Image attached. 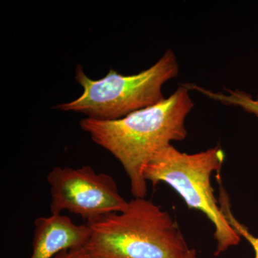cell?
Here are the masks:
<instances>
[{"label":"cell","instance_id":"obj_1","mask_svg":"<svg viewBox=\"0 0 258 258\" xmlns=\"http://www.w3.org/2000/svg\"><path fill=\"white\" fill-rule=\"evenodd\" d=\"M194 106L189 90L181 85L169 98L154 106L119 119L84 118L80 125L94 143L119 161L130 181L134 198H146L148 189L144 168L171 142L186 139L185 120Z\"/></svg>","mask_w":258,"mask_h":258},{"label":"cell","instance_id":"obj_2","mask_svg":"<svg viewBox=\"0 0 258 258\" xmlns=\"http://www.w3.org/2000/svg\"><path fill=\"white\" fill-rule=\"evenodd\" d=\"M87 225V258H184L190 249L169 212L147 198H134L123 211Z\"/></svg>","mask_w":258,"mask_h":258},{"label":"cell","instance_id":"obj_3","mask_svg":"<svg viewBox=\"0 0 258 258\" xmlns=\"http://www.w3.org/2000/svg\"><path fill=\"white\" fill-rule=\"evenodd\" d=\"M179 74L175 54L166 50L149 69L124 76L111 69L101 79L93 80L83 66L76 69V80L83 93L74 101L61 103L55 109L86 115L100 120L119 119L134 112L157 104L164 99L162 87Z\"/></svg>","mask_w":258,"mask_h":258},{"label":"cell","instance_id":"obj_4","mask_svg":"<svg viewBox=\"0 0 258 258\" xmlns=\"http://www.w3.org/2000/svg\"><path fill=\"white\" fill-rule=\"evenodd\" d=\"M225 157V153L219 146L186 154L169 144L158 152L144 169L146 181L154 186L166 183L189 208L206 215L215 227V256L237 245L241 240L240 235L226 219L212 186V174L221 169Z\"/></svg>","mask_w":258,"mask_h":258},{"label":"cell","instance_id":"obj_5","mask_svg":"<svg viewBox=\"0 0 258 258\" xmlns=\"http://www.w3.org/2000/svg\"><path fill=\"white\" fill-rule=\"evenodd\" d=\"M50 186V212L60 215L67 211L91 220L123 211L128 207L114 179L97 173L91 166L53 168L47 175Z\"/></svg>","mask_w":258,"mask_h":258},{"label":"cell","instance_id":"obj_6","mask_svg":"<svg viewBox=\"0 0 258 258\" xmlns=\"http://www.w3.org/2000/svg\"><path fill=\"white\" fill-rule=\"evenodd\" d=\"M34 227L32 251L29 258H54L66 249L84 247L91 233L88 225L75 224L61 214L38 217Z\"/></svg>","mask_w":258,"mask_h":258},{"label":"cell","instance_id":"obj_7","mask_svg":"<svg viewBox=\"0 0 258 258\" xmlns=\"http://www.w3.org/2000/svg\"><path fill=\"white\" fill-rule=\"evenodd\" d=\"M194 89L215 101L221 102L228 106L240 107L247 113H252L258 116V96L256 99H254L251 95L239 90L233 91L225 89L227 92L226 94L220 92L215 93L198 85L194 87Z\"/></svg>","mask_w":258,"mask_h":258},{"label":"cell","instance_id":"obj_8","mask_svg":"<svg viewBox=\"0 0 258 258\" xmlns=\"http://www.w3.org/2000/svg\"><path fill=\"white\" fill-rule=\"evenodd\" d=\"M219 203L221 208L226 219L229 224L232 226V228L240 235L241 237H244L248 241L249 244L252 245L254 251V258H258V237H254L249 232L247 227L241 224L238 220L232 215L231 212L230 203L229 201L228 195L226 193L225 190L220 186V198H219Z\"/></svg>","mask_w":258,"mask_h":258},{"label":"cell","instance_id":"obj_9","mask_svg":"<svg viewBox=\"0 0 258 258\" xmlns=\"http://www.w3.org/2000/svg\"><path fill=\"white\" fill-rule=\"evenodd\" d=\"M54 258H87V256L84 247H80L62 251Z\"/></svg>","mask_w":258,"mask_h":258},{"label":"cell","instance_id":"obj_10","mask_svg":"<svg viewBox=\"0 0 258 258\" xmlns=\"http://www.w3.org/2000/svg\"><path fill=\"white\" fill-rule=\"evenodd\" d=\"M184 258H197L195 249H190Z\"/></svg>","mask_w":258,"mask_h":258}]
</instances>
